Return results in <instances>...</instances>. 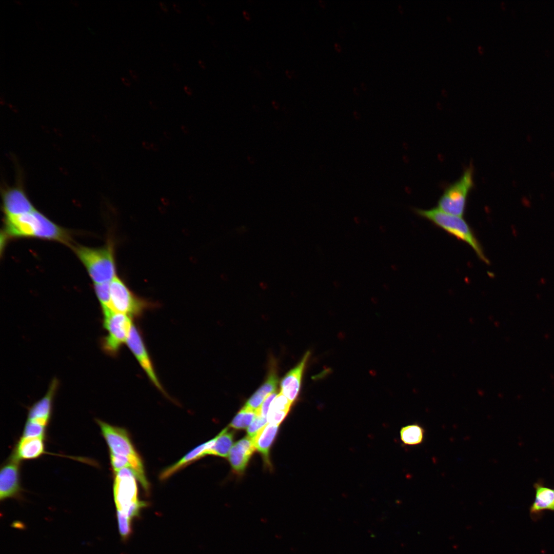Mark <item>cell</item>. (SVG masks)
I'll use <instances>...</instances> for the list:
<instances>
[{"mask_svg": "<svg viewBox=\"0 0 554 554\" xmlns=\"http://www.w3.org/2000/svg\"><path fill=\"white\" fill-rule=\"evenodd\" d=\"M233 433L225 428L217 436L213 445L207 451L206 454L226 457L228 456L233 444Z\"/></svg>", "mask_w": 554, "mask_h": 554, "instance_id": "obj_20", "label": "cell"}, {"mask_svg": "<svg viewBox=\"0 0 554 554\" xmlns=\"http://www.w3.org/2000/svg\"><path fill=\"white\" fill-rule=\"evenodd\" d=\"M110 461L112 468L114 472L124 468L129 467L131 468L129 460L125 457L110 454Z\"/></svg>", "mask_w": 554, "mask_h": 554, "instance_id": "obj_28", "label": "cell"}, {"mask_svg": "<svg viewBox=\"0 0 554 554\" xmlns=\"http://www.w3.org/2000/svg\"><path fill=\"white\" fill-rule=\"evenodd\" d=\"M184 89L185 91L186 92V93H187L189 95H191L192 94V93H193V91H192V90L191 89V88L190 87L188 86H186V85L184 86Z\"/></svg>", "mask_w": 554, "mask_h": 554, "instance_id": "obj_35", "label": "cell"}, {"mask_svg": "<svg viewBox=\"0 0 554 554\" xmlns=\"http://www.w3.org/2000/svg\"><path fill=\"white\" fill-rule=\"evenodd\" d=\"M535 500L529 508V515L533 521L539 520L545 511L554 512V488L544 485L542 480L533 484Z\"/></svg>", "mask_w": 554, "mask_h": 554, "instance_id": "obj_11", "label": "cell"}, {"mask_svg": "<svg viewBox=\"0 0 554 554\" xmlns=\"http://www.w3.org/2000/svg\"><path fill=\"white\" fill-rule=\"evenodd\" d=\"M96 422L107 442L110 454L123 456L129 460L131 469L147 493L149 489V484L145 474L143 464L127 431L124 428L112 426L100 420H96Z\"/></svg>", "mask_w": 554, "mask_h": 554, "instance_id": "obj_3", "label": "cell"}, {"mask_svg": "<svg viewBox=\"0 0 554 554\" xmlns=\"http://www.w3.org/2000/svg\"><path fill=\"white\" fill-rule=\"evenodd\" d=\"M44 439L39 437H22L17 444L12 456L19 461L38 458L45 451Z\"/></svg>", "mask_w": 554, "mask_h": 554, "instance_id": "obj_17", "label": "cell"}, {"mask_svg": "<svg viewBox=\"0 0 554 554\" xmlns=\"http://www.w3.org/2000/svg\"><path fill=\"white\" fill-rule=\"evenodd\" d=\"M309 355L310 352H306L300 362L288 371L281 381V392L292 403L299 395L303 372Z\"/></svg>", "mask_w": 554, "mask_h": 554, "instance_id": "obj_12", "label": "cell"}, {"mask_svg": "<svg viewBox=\"0 0 554 554\" xmlns=\"http://www.w3.org/2000/svg\"><path fill=\"white\" fill-rule=\"evenodd\" d=\"M110 308L114 312L137 317L149 306L147 302L134 295L116 276L110 283Z\"/></svg>", "mask_w": 554, "mask_h": 554, "instance_id": "obj_7", "label": "cell"}, {"mask_svg": "<svg viewBox=\"0 0 554 554\" xmlns=\"http://www.w3.org/2000/svg\"><path fill=\"white\" fill-rule=\"evenodd\" d=\"M3 205L6 216L18 215L35 210L24 191L18 188H11L5 192Z\"/></svg>", "mask_w": 554, "mask_h": 554, "instance_id": "obj_14", "label": "cell"}, {"mask_svg": "<svg viewBox=\"0 0 554 554\" xmlns=\"http://www.w3.org/2000/svg\"><path fill=\"white\" fill-rule=\"evenodd\" d=\"M103 326L107 335L102 339L103 350L110 355L115 356L122 346L126 343L133 325L131 317L111 310L103 311Z\"/></svg>", "mask_w": 554, "mask_h": 554, "instance_id": "obj_6", "label": "cell"}, {"mask_svg": "<svg viewBox=\"0 0 554 554\" xmlns=\"http://www.w3.org/2000/svg\"><path fill=\"white\" fill-rule=\"evenodd\" d=\"M46 426L28 420L23 431V437H39L44 438Z\"/></svg>", "mask_w": 554, "mask_h": 554, "instance_id": "obj_25", "label": "cell"}, {"mask_svg": "<svg viewBox=\"0 0 554 554\" xmlns=\"http://www.w3.org/2000/svg\"><path fill=\"white\" fill-rule=\"evenodd\" d=\"M173 67L177 71H179L181 70V65L177 62H174L173 63Z\"/></svg>", "mask_w": 554, "mask_h": 554, "instance_id": "obj_39", "label": "cell"}, {"mask_svg": "<svg viewBox=\"0 0 554 554\" xmlns=\"http://www.w3.org/2000/svg\"><path fill=\"white\" fill-rule=\"evenodd\" d=\"M121 79H122V82H123V83L125 85L128 86H129L131 85V81H130V80L129 78H127L126 77H122Z\"/></svg>", "mask_w": 554, "mask_h": 554, "instance_id": "obj_33", "label": "cell"}, {"mask_svg": "<svg viewBox=\"0 0 554 554\" xmlns=\"http://www.w3.org/2000/svg\"><path fill=\"white\" fill-rule=\"evenodd\" d=\"M215 440L216 437L210 441L198 446L188 452L177 462L165 469L160 475V479L161 480H164L168 479L176 472L188 465L189 464L206 456L207 451L213 445Z\"/></svg>", "mask_w": 554, "mask_h": 554, "instance_id": "obj_18", "label": "cell"}, {"mask_svg": "<svg viewBox=\"0 0 554 554\" xmlns=\"http://www.w3.org/2000/svg\"><path fill=\"white\" fill-rule=\"evenodd\" d=\"M149 102L150 104L151 105L152 107L155 108L156 107V105L154 102H153L152 101H150Z\"/></svg>", "mask_w": 554, "mask_h": 554, "instance_id": "obj_48", "label": "cell"}, {"mask_svg": "<svg viewBox=\"0 0 554 554\" xmlns=\"http://www.w3.org/2000/svg\"><path fill=\"white\" fill-rule=\"evenodd\" d=\"M473 174V166L470 165L459 180L445 189L437 208L445 213L462 217L468 194L474 186Z\"/></svg>", "mask_w": 554, "mask_h": 554, "instance_id": "obj_5", "label": "cell"}, {"mask_svg": "<svg viewBox=\"0 0 554 554\" xmlns=\"http://www.w3.org/2000/svg\"><path fill=\"white\" fill-rule=\"evenodd\" d=\"M198 63L202 68L204 69L206 68V64L203 60H199L198 61Z\"/></svg>", "mask_w": 554, "mask_h": 554, "instance_id": "obj_41", "label": "cell"}, {"mask_svg": "<svg viewBox=\"0 0 554 554\" xmlns=\"http://www.w3.org/2000/svg\"><path fill=\"white\" fill-rule=\"evenodd\" d=\"M319 3L320 6L322 7H323V8L325 7L326 3H325V2L324 1H323V0H319Z\"/></svg>", "mask_w": 554, "mask_h": 554, "instance_id": "obj_42", "label": "cell"}, {"mask_svg": "<svg viewBox=\"0 0 554 554\" xmlns=\"http://www.w3.org/2000/svg\"><path fill=\"white\" fill-rule=\"evenodd\" d=\"M172 5H173V7L174 9H175V10L176 11H177L179 13L181 12V11H182L181 8L180 6L178 4H177L176 3L173 2Z\"/></svg>", "mask_w": 554, "mask_h": 554, "instance_id": "obj_34", "label": "cell"}, {"mask_svg": "<svg viewBox=\"0 0 554 554\" xmlns=\"http://www.w3.org/2000/svg\"><path fill=\"white\" fill-rule=\"evenodd\" d=\"M242 14H243V15L244 17V18L246 19H247V21H249L251 19V17H250V15L249 13L246 10H243L242 11Z\"/></svg>", "mask_w": 554, "mask_h": 554, "instance_id": "obj_36", "label": "cell"}, {"mask_svg": "<svg viewBox=\"0 0 554 554\" xmlns=\"http://www.w3.org/2000/svg\"><path fill=\"white\" fill-rule=\"evenodd\" d=\"M143 145L146 148H149L150 147V144L149 143L145 142L143 143Z\"/></svg>", "mask_w": 554, "mask_h": 554, "instance_id": "obj_46", "label": "cell"}, {"mask_svg": "<svg viewBox=\"0 0 554 554\" xmlns=\"http://www.w3.org/2000/svg\"><path fill=\"white\" fill-rule=\"evenodd\" d=\"M19 462L12 456L1 468L0 473V499L1 501L16 497L21 491Z\"/></svg>", "mask_w": 554, "mask_h": 554, "instance_id": "obj_10", "label": "cell"}, {"mask_svg": "<svg viewBox=\"0 0 554 554\" xmlns=\"http://www.w3.org/2000/svg\"><path fill=\"white\" fill-rule=\"evenodd\" d=\"M353 92L355 94H359V91L358 88L356 87H354L353 88Z\"/></svg>", "mask_w": 554, "mask_h": 554, "instance_id": "obj_44", "label": "cell"}, {"mask_svg": "<svg viewBox=\"0 0 554 554\" xmlns=\"http://www.w3.org/2000/svg\"><path fill=\"white\" fill-rule=\"evenodd\" d=\"M398 10H399V12H400L401 13L403 12V7L401 5H398Z\"/></svg>", "mask_w": 554, "mask_h": 554, "instance_id": "obj_47", "label": "cell"}, {"mask_svg": "<svg viewBox=\"0 0 554 554\" xmlns=\"http://www.w3.org/2000/svg\"><path fill=\"white\" fill-rule=\"evenodd\" d=\"M75 252L95 284L110 282L115 277V264L111 246L92 248L78 246Z\"/></svg>", "mask_w": 554, "mask_h": 554, "instance_id": "obj_4", "label": "cell"}, {"mask_svg": "<svg viewBox=\"0 0 554 554\" xmlns=\"http://www.w3.org/2000/svg\"><path fill=\"white\" fill-rule=\"evenodd\" d=\"M521 203L523 205L526 207L529 208L531 206V202L526 196H524L522 198Z\"/></svg>", "mask_w": 554, "mask_h": 554, "instance_id": "obj_31", "label": "cell"}, {"mask_svg": "<svg viewBox=\"0 0 554 554\" xmlns=\"http://www.w3.org/2000/svg\"><path fill=\"white\" fill-rule=\"evenodd\" d=\"M414 211L420 217L427 220L449 234L466 243L482 261L486 264L489 263L471 227L462 217L445 213L437 207L430 209L415 208Z\"/></svg>", "mask_w": 554, "mask_h": 554, "instance_id": "obj_2", "label": "cell"}, {"mask_svg": "<svg viewBox=\"0 0 554 554\" xmlns=\"http://www.w3.org/2000/svg\"><path fill=\"white\" fill-rule=\"evenodd\" d=\"M292 403L281 392L272 402L269 409L289 411Z\"/></svg>", "mask_w": 554, "mask_h": 554, "instance_id": "obj_27", "label": "cell"}, {"mask_svg": "<svg viewBox=\"0 0 554 554\" xmlns=\"http://www.w3.org/2000/svg\"><path fill=\"white\" fill-rule=\"evenodd\" d=\"M5 231L11 236H29L69 242L66 231L34 210L25 214L6 216Z\"/></svg>", "mask_w": 554, "mask_h": 554, "instance_id": "obj_1", "label": "cell"}, {"mask_svg": "<svg viewBox=\"0 0 554 554\" xmlns=\"http://www.w3.org/2000/svg\"><path fill=\"white\" fill-rule=\"evenodd\" d=\"M334 48L335 50L339 52H341L342 50V46L338 42H335L334 43Z\"/></svg>", "mask_w": 554, "mask_h": 554, "instance_id": "obj_32", "label": "cell"}, {"mask_svg": "<svg viewBox=\"0 0 554 554\" xmlns=\"http://www.w3.org/2000/svg\"><path fill=\"white\" fill-rule=\"evenodd\" d=\"M117 520L121 537L126 541L132 533L131 520L120 511H117Z\"/></svg>", "mask_w": 554, "mask_h": 554, "instance_id": "obj_24", "label": "cell"}, {"mask_svg": "<svg viewBox=\"0 0 554 554\" xmlns=\"http://www.w3.org/2000/svg\"><path fill=\"white\" fill-rule=\"evenodd\" d=\"M277 395L276 392L268 395L264 400L260 408L256 411V415L267 418L271 404Z\"/></svg>", "mask_w": 554, "mask_h": 554, "instance_id": "obj_30", "label": "cell"}, {"mask_svg": "<svg viewBox=\"0 0 554 554\" xmlns=\"http://www.w3.org/2000/svg\"><path fill=\"white\" fill-rule=\"evenodd\" d=\"M199 3H200V4L201 5H202L203 6H205L206 5V2L205 1H204V0H199Z\"/></svg>", "mask_w": 554, "mask_h": 554, "instance_id": "obj_45", "label": "cell"}, {"mask_svg": "<svg viewBox=\"0 0 554 554\" xmlns=\"http://www.w3.org/2000/svg\"><path fill=\"white\" fill-rule=\"evenodd\" d=\"M361 87L362 89L363 90H365L367 89V85L363 82H361Z\"/></svg>", "mask_w": 554, "mask_h": 554, "instance_id": "obj_43", "label": "cell"}, {"mask_svg": "<svg viewBox=\"0 0 554 554\" xmlns=\"http://www.w3.org/2000/svg\"><path fill=\"white\" fill-rule=\"evenodd\" d=\"M278 429V425L269 423L262 428L252 438L255 449L262 453L267 463L269 461V449L276 436Z\"/></svg>", "mask_w": 554, "mask_h": 554, "instance_id": "obj_19", "label": "cell"}, {"mask_svg": "<svg viewBox=\"0 0 554 554\" xmlns=\"http://www.w3.org/2000/svg\"><path fill=\"white\" fill-rule=\"evenodd\" d=\"M288 411L269 409L267 419L268 423L279 425L287 415Z\"/></svg>", "mask_w": 554, "mask_h": 554, "instance_id": "obj_29", "label": "cell"}, {"mask_svg": "<svg viewBox=\"0 0 554 554\" xmlns=\"http://www.w3.org/2000/svg\"><path fill=\"white\" fill-rule=\"evenodd\" d=\"M425 430L419 424L413 423L402 427L400 430L402 442L407 446L421 444L424 440Z\"/></svg>", "mask_w": 554, "mask_h": 554, "instance_id": "obj_21", "label": "cell"}, {"mask_svg": "<svg viewBox=\"0 0 554 554\" xmlns=\"http://www.w3.org/2000/svg\"><path fill=\"white\" fill-rule=\"evenodd\" d=\"M110 282L95 284L94 288L96 295L102 305L103 311L111 310L110 308Z\"/></svg>", "mask_w": 554, "mask_h": 554, "instance_id": "obj_23", "label": "cell"}, {"mask_svg": "<svg viewBox=\"0 0 554 554\" xmlns=\"http://www.w3.org/2000/svg\"><path fill=\"white\" fill-rule=\"evenodd\" d=\"M207 17V21H208V22H209V23H210V24H214V20L213 18V17H212V16H211V15H207V17Z\"/></svg>", "mask_w": 554, "mask_h": 554, "instance_id": "obj_40", "label": "cell"}, {"mask_svg": "<svg viewBox=\"0 0 554 554\" xmlns=\"http://www.w3.org/2000/svg\"><path fill=\"white\" fill-rule=\"evenodd\" d=\"M268 423L267 418L256 415L247 428L248 436L253 438L258 432Z\"/></svg>", "mask_w": 554, "mask_h": 554, "instance_id": "obj_26", "label": "cell"}, {"mask_svg": "<svg viewBox=\"0 0 554 554\" xmlns=\"http://www.w3.org/2000/svg\"><path fill=\"white\" fill-rule=\"evenodd\" d=\"M135 476L129 467L115 472L113 487L114 499L117 511L125 515L129 508L140 501Z\"/></svg>", "mask_w": 554, "mask_h": 554, "instance_id": "obj_8", "label": "cell"}, {"mask_svg": "<svg viewBox=\"0 0 554 554\" xmlns=\"http://www.w3.org/2000/svg\"><path fill=\"white\" fill-rule=\"evenodd\" d=\"M58 385V380L55 378L53 379L45 396L29 408L28 420L46 426L50 419L53 399Z\"/></svg>", "mask_w": 554, "mask_h": 554, "instance_id": "obj_13", "label": "cell"}, {"mask_svg": "<svg viewBox=\"0 0 554 554\" xmlns=\"http://www.w3.org/2000/svg\"><path fill=\"white\" fill-rule=\"evenodd\" d=\"M479 51H480L481 52H482V47H481V46L479 47Z\"/></svg>", "mask_w": 554, "mask_h": 554, "instance_id": "obj_49", "label": "cell"}, {"mask_svg": "<svg viewBox=\"0 0 554 554\" xmlns=\"http://www.w3.org/2000/svg\"><path fill=\"white\" fill-rule=\"evenodd\" d=\"M256 416L255 411L243 407L234 417L230 426L235 429H244L247 427Z\"/></svg>", "mask_w": 554, "mask_h": 554, "instance_id": "obj_22", "label": "cell"}, {"mask_svg": "<svg viewBox=\"0 0 554 554\" xmlns=\"http://www.w3.org/2000/svg\"><path fill=\"white\" fill-rule=\"evenodd\" d=\"M159 4H160V6L161 8L164 11H168V8L167 5L163 2H162V1L160 2Z\"/></svg>", "mask_w": 554, "mask_h": 554, "instance_id": "obj_38", "label": "cell"}, {"mask_svg": "<svg viewBox=\"0 0 554 554\" xmlns=\"http://www.w3.org/2000/svg\"><path fill=\"white\" fill-rule=\"evenodd\" d=\"M129 71L130 75L133 78L137 79L138 78V75L135 70L133 69H129Z\"/></svg>", "mask_w": 554, "mask_h": 554, "instance_id": "obj_37", "label": "cell"}, {"mask_svg": "<svg viewBox=\"0 0 554 554\" xmlns=\"http://www.w3.org/2000/svg\"><path fill=\"white\" fill-rule=\"evenodd\" d=\"M255 449L252 438L248 436L241 439L232 446L229 459L235 472H243Z\"/></svg>", "mask_w": 554, "mask_h": 554, "instance_id": "obj_15", "label": "cell"}, {"mask_svg": "<svg viewBox=\"0 0 554 554\" xmlns=\"http://www.w3.org/2000/svg\"><path fill=\"white\" fill-rule=\"evenodd\" d=\"M126 344L152 384L165 395L167 396L157 376L142 333L134 324L131 327Z\"/></svg>", "mask_w": 554, "mask_h": 554, "instance_id": "obj_9", "label": "cell"}, {"mask_svg": "<svg viewBox=\"0 0 554 554\" xmlns=\"http://www.w3.org/2000/svg\"><path fill=\"white\" fill-rule=\"evenodd\" d=\"M278 382L279 379L275 365L271 364L265 381L247 400L244 407L256 412L260 408L266 397L269 394L275 392Z\"/></svg>", "mask_w": 554, "mask_h": 554, "instance_id": "obj_16", "label": "cell"}]
</instances>
